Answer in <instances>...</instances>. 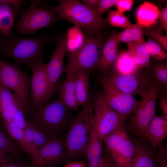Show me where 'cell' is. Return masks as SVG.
Returning <instances> with one entry per match:
<instances>
[{
    "instance_id": "cell-22",
    "label": "cell",
    "mask_w": 167,
    "mask_h": 167,
    "mask_svg": "<svg viewBox=\"0 0 167 167\" xmlns=\"http://www.w3.org/2000/svg\"><path fill=\"white\" fill-rule=\"evenodd\" d=\"M102 141L95 131L92 123L86 154L88 161L87 167H98L102 156Z\"/></svg>"
},
{
    "instance_id": "cell-38",
    "label": "cell",
    "mask_w": 167,
    "mask_h": 167,
    "mask_svg": "<svg viewBox=\"0 0 167 167\" xmlns=\"http://www.w3.org/2000/svg\"><path fill=\"white\" fill-rule=\"evenodd\" d=\"M134 4L132 0H118L116 6L118 11L123 13L131 10Z\"/></svg>"
},
{
    "instance_id": "cell-12",
    "label": "cell",
    "mask_w": 167,
    "mask_h": 167,
    "mask_svg": "<svg viewBox=\"0 0 167 167\" xmlns=\"http://www.w3.org/2000/svg\"><path fill=\"white\" fill-rule=\"evenodd\" d=\"M100 83L103 87L101 93L107 105L118 113L127 117L133 113L140 103L134 96L117 89L104 78Z\"/></svg>"
},
{
    "instance_id": "cell-2",
    "label": "cell",
    "mask_w": 167,
    "mask_h": 167,
    "mask_svg": "<svg viewBox=\"0 0 167 167\" xmlns=\"http://www.w3.org/2000/svg\"><path fill=\"white\" fill-rule=\"evenodd\" d=\"M49 39L46 35L30 37L13 34L3 36L0 43V52L13 59L15 65L19 66L25 64L29 66L36 61L42 60L43 49Z\"/></svg>"
},
{
    "instance_id": "cell-17",
    "label": "cell",
    "mask_w": 167,
    "mask_h": 167,
    "mask_svg": "<svg viewBox=\"0 0 167 167\" xmlns=\"http://www.w3.org/2000/svg\"><path fill=\"white\" fill-rule=\"evenodd\" d=\"M139 71L135 73L129 74L113 72L110 76L104 78L119 91L134 96L138 95L140 88Z\"/></svg>"
},
{
    "instance_id": "cell-13",
    "label": "cell",
    "mask_w": 167,
    "mask_h": 167,
    "mask_svg": "<svg viewBox=\"0 0 167 167\" xmlns=\"http://www.w3.org/2000/svg\"><path fill=\"white\" fill-rule=\"evenodd\" d=\"M66 35L60 36L56 40L55 48L47 64V73L50 89L53 95L58 80L61 75L65 72L64 61L67 53Z\"/></svg>"
},
{
    "instance_id": "cell-10",
    "label": "cell",
    "mask_w": 167,
    "mask_h": 167,
    "mask_svg": "<svg viewBox=\"0 0 167 167\" xmlns=\"http://www.w3.org/2000/svg\"><path fill=\"white\" fill-rule=\"evenodd\" d=\"M110 156L122 167H131L135 147L126 126L117 130L103 140Z\"/></svg>"
},
{
    "instance_id": "cell-27",
    "label": "cell",
    "mask_w": 167,
    "mask_h": 167,
    "mask_svg": "<svg viewBox=\"0 0 167 167\" xmlns=\"http://www.w3.org/2000/svg\"><path fill=\"white\" fill-rule=\"evenodd\" d=\"M144 40L127 44V50L133 57L138 68H148L150 66V57L144 46Z\"/></svg>"
},
{
    "instance_id": "cell-36",
    "label": "cell",
    "mask_w": 167,
    "mask_h": 167,
    "mask_svg": "<svg viewBox=\"0 0 167 167\" xmlns=\"http://www.w3.org/2000/svg\"><path fill=\"white\" fill-rule=\"evenodd\" d=\"M157 150L158 167H167V143L161 144L159 146Z\"/></svg>"
},
{
    "instance_id": "cell-47",
    "label": "cell",
    "mask_w": 167,
    "mask_h": 167,
    "mask_svg": "<svg viewBox=\"0 0 167 167\" xmlns=\"http://www.w3.org/2000/svg\"><path fill=\"white\" fill-rule=\"evenodd\" d=\"M12 161H13L12 160H8L0 158V164Z\"/></svg>"
},
{
    "instance_id": "cell-49",
    "label": "cell",
    "mask_w": 167,
    "mask_h": 167,
    "mask_svg": "<svg viewBox=\"0 0 167 167\" xmlns=\"http://www.w3.org/2000/svg\"><path fill=\"white\" fill-rule=\"evenodd\" d=\"M3 36H2V35L1 34V32H0V43L2 41V38H3Z\"/></svg>"
},
{
    "instance_id": "cell-29",
    "label": "cell",
    "mask_w": 167,
    "mask_h": 167,
    "mask_svg": "<svg viewBox=\"0 0 167 167\" xmlns=\"http://www.w3.org/2000/svg\"><path fill=\"white\" fill-rule=\"evenodd\" d=\"M146 71L162 90L167 91V64L165 62L155 63Z\"/></svg>"
},
{
    "instance_id": "cell-32",
    "label": "cell",
    "mask_w": 167,
    "mask_h": 167,
    "mask_svg": "<svg viewBox=\"0 0 167 167\" xmlns=\"http://www.w3.org/2000/svg\"><path fill=\"white\" fill-rule=\"evenodd\" d=\"M105 20L112 26L122 28H126L131 25L126 16L117 11H109Z\"/></svg>"
},
{
    "instance_id": "cell-21",
    "label": "cell",
    "mask_w": 167,
    "mask_h": 167,
    "mask_svg": "<svg viewBox=\"0 0 167 167\" xmlns=\"http://www.w3.org/2000/svg\"><path fill=\"white\" fill-rule=\"evenodd\" d=\"M159 12L157 6L149 2H145L136 10L137 23L143 28L150 27L158 19Z\"/></svg>"
},
{
    "instance_id": "cell-6",
    "label": "cell",
    "mask_w": 167,
    "mask_h": 167,
    "mask_svg": "<svg viewBox=\"0 0 167 167\" xmlns=\"http://www.w3.org/2000/svg\"><path fill=\"white\" fill-rule=\"evenodd\" d=\"M59 19L54 6L45 8L40 1L32 0L28 8L20 12L16 29L20 35L32 34L52 26Z\"/></svg>"
},
{
    "instance_id": "cell-5",
    "label": "cell",
    "mask_w": 167,
    "mask_h": 167,
    "mask_svg": "<svg viewBox=\"0 0 167 167\" xmlns=\"http://www.w3.org/2000/svg\"><path fill=\"white\" fill-rule=\"evenodd\" d=\"M103 39L98 34L87 36L83 45L75 51L68 53L67 63L65 66L66 75L79 71H89L97 68Z\"/></svg>"
},
{
    "instance_id": "cell-42",
    "label": "cell",
    "mask_w": 167,
    "mask_h": 167,
    "mask_svg": "<svg viewBox=\"0 0 167 167\" xmlns=\"http://www.w3.org/2000/svg\"><path fill=\"white\" fill-rule=\"evenodd\" d=\"M3 1L11 5L18 13L22 4V1L18 0H2Z\"/></svg>"
},
{
    "instance_id": "cell-26",
    "label": "cell",
    "mask_w": 167,
    "mask_h": 167,
    "mask_svg": "<svg viewBox=\"0 0 167 167\" xmlns=\"http://www.w3.org/2000/svg\"><path fill=\"white\" fill-rule=\"evenodd\" d=\"M113 66L114 72L122 74L135 73L140 70L127 50L118 53Z\"/></svg>"
},
{
    "instance_id": "cell-3",
    "label": "cell",
    "mask_w": 167,
    "mask_h": 167,
    "mask_svg": "<svg viewBox=\"0 0 167 167\" xmlns=\"http://www.w3.org/2000/svg\"><path fill=\"white\" fill-rule=\"evenodd\" d=\"M72 111L59 98L40 110H33L28 121L52 139H61L73 119Z\"/></svg>"
},
{
    "instance_id": "cell-40",
    "label": "cell",
    "mask_w": 167,
    "mask_h": 167,
    "mask_svg": "<svg viewBox=\"0 0 167 167\" xmlns=\"http://www.w3.org/2000/svg\"><path fill=\"white\" fill-rule=\"evenodd\" d=\"M158 19L161 24V28L164 30L166 33H167V6L160 10Z\"/></svg>"
},
{
    "instance_id": "cell-35",
    "label": "cell",
    "mask_w": 167,
    "mask_h": 167,
    "mask_svg": "<svg viewBox=\"0 0 167 167\" xmlns=\"http://www.w3.org/2000/svg\"><path fill=\"white\" fill-rule=\"evenodd\" d=\"M144 34L152 39L165 50H167V36L164 35L158 29L152 28L143 30Z\"/></svg>"
},
{
    "instance_id": "cell-20",
    "label": "cell",
    "mask_w": 167,
    "mask_h": 167,
    "mask_svg": "<svg viewBox=\"0 0 167 167\" xmlns=\"http://www.w3.org/2000/svg\"><path fill=\"white\" fill-rule=\"evenodd\" d=\"M59 98L70 110H77L80 107L77 101L73 75H66L59 90Z\"/></svg>"
},
{
    "instance_id": "cell-44",
    "label": "cell",
    "mask_w": 167,
    "mask_h": 167,
    "mask_svg": "<svg viewBox=\"0 0 167 167\" xmlns=\"http://www.w3.org/2000/svg\"><path fill=\"white\" fill-rule=\"evenodd\" d=\"M63 167H87L84 162L82 161H74L68 162Z\"/></svg>"
},
{
    "instance_id": "cell-14",
    "label": "cell",
    "mask_w": 167,
    "mask_h": 167,
    "mask_svg": "<svg viewBox=\"0 0 167 167\" xmlns=\"http://www.w3.org/2000/svg\"><path fill=\"white\" fill-rule=\"evenodd\" d=\"M65 146L63 138L53 139L38 151V158L31 164L34 167H54L65 161Z\"/></svg>"
},
{
    "instance_id": "cell-8",
    "label": "cell",
    "mask_w": 167,
    "mask_h": 167,
    "mask_svg": "<svg viewBox=\"0 0 167 167\" xmlns=\"http://www.w3.org/2000/svg\"><path fill=\"white\" fill-rule=\"evenodd\" d=\"M0 82L13 93L25 112L30 113V79L27 74L19 66L0 58Z\"/></svg>"
},
{
    "instance_id": "cell-23",
    "label": "cell",
    "mask_w": 167,
    "mask_h": 167,
    "mask_svg": "<svg viewBox=\"0 0 167 167\" xmlns=\"http://www.w3.org/2000/svg\"><path fill=\"white\" fill-rule=\"evenodd\" d=\"M76 99L79 106L88 102L89 89V72L79 71L73 74Z\"/></svg>"
},
{
    "instance_id": "cell-43",
    "label": "cell",
    "mask_w": 167,
    "mask_h": 167,
    "mask_svg": "<svg viewBox=\"0 0 167 167\" xmlns=\"http://www.w3.org/2000/svg\"><path fill=\"white\" fill-rule=\"evenodd\" d=\"M98 0H83L82 2L90 9L96 11L99 3Z\"/></svg>"
},
{
    "instance_id": "cell-18",
    "label": "cell",
    "mask_w": 167,
    "mask_h": 167,
    "mask_svg": "<svg viewBox=\"0 0 167 167\" xmlns=\"http://www.w3.org/2000/svg\"><path fill=\"white\" fill-rule=\"evenodd\" d=\"M120 43L117 33L114 32L103 45L97 67L101 72L106 71L113 66L118 54Z\"/></svg>"
},
{
    "instance_id": "cell-31",
    "label": "cell",
    "mask_w": 167,
    "mask_h": 167,
    "mask_svg": "<svg viewBox=\"0 0 167 167\" xmlns=\"http://www.w3.org/2000/svg\"><path fill=\"white\" fill-rule=\"evenodd\" d=\"M0 150L13 156L19 157L21 155L19 147L3 126H0Z\"/></svg>"
},
{
    "instance_id": "cell-11",
    "label": "cell",
    "mask_w": 167,
    "mask_h": 167,
    "mask_svg": "<svg viewBox=\"0 0 167 167\" xmlns=\"http://www.w3.org/2000/svg\"><path fill=\"white\" fill-rule=\"evenodd\" d=\"M29 67L32 70L29 103L31 109H41L50 98L52 94L47 73V64L42 60L36 61Z\"/></svg>"
},
{
    "instance_id": "cell-25",
    "label": "cell",
    "mask_w": 167,
    "mask_h": 167,
    "mask_svg": "<svg viewBox=\"0 0 167 167\" xmlns=\"http://www.w3.org/2000/svg\"><path fill=\"white\" fill-rule=\"evenodd\" d=\"M18 14L12 6L0 0V32L3 36L12 34L13 25Z\"/></svg>"
},
{
    "instance_id": "cell-4",
    "label": "cell",
    "mask_w": 167,
    "mask_h": 167,
    "mask_svg": "<svg viewBox=\"0 0 167 167\" xmlns=\"http://www.w3.org/2000/svg\"><path fill=\"white\" fill-rule=\"evenodd\" d=\"M54 6L59 19L74 24L88 35L98 34L105 25V21L96 11L92 9L76 0H58Z\"/></svg>"
},
{
    "instance_id": "cell-1",
    "label": "cell",
    "mask_w": 167,
    "mask_h": 167,
    "mask_svg": "<svg viewBox=\"0 0 167 167\" xmlns=\"http://www.w3.org/2000/svg\"><path fill=\"white\" fill-rule=\"evenodd\" d=\"M93 117L92 104L88 101L73 118L63 138L65 161H77L86 156Z\"/></svg>"
},
{
    "instance_id": "cell-46",
    "label": "cell",
    "mask_w": 167,
    "mask_h": 167,
    "mask_svg": "<svg viewBox=\"0 0 167 167\" xmlns=\"http://www.w3.org/2000/svg\"><path fill=\"white\" fill-rule=\"evenodd\" d=\"M0 158L11 160L8 155L0 150Z\"/></svg>"
},
{
    "instance_id": "cell-39",
    "label": "cell",
    "mask_w": 167,
    "mask_h": 167,
    "mask_svg": "<svg viewBox=\"0 0 167 167\" xmlns=\"http://www.w3.org/2000/svg\"><path fill=\"white\" fill-rule=\"evenodd\" d=\"M167 92L162 91L158 95L159 105L162 112V115L167 117Z\"/></svg>"
},
{
    "instance_id": "cell-45",
    "label": "cell",
    "mask_w": 167,
    "mask_h": 167,
    "mask_svg": "<svg viewBox=\"0 0 167 167\" xmlns=\"http://www.w3.org/2000/svg\"><path fill=\"white\" fill-rule=\"evenodd\" d=\"M0 167H29L24 165L17 163L13 161L0 164Z\"/></svg>"
},
{
    "instance_id": "cell-16",
    "label": "cell",
    "mask_w": 167,
    "mask_h": 167,
    "mask_svg": "<svg viewBox=\"0 0 167 167\" xmlns=\"http://www.w3.org/2000/svg\"><path fill=\"white\" fill-rule=\"evenodd\" d=\"M167 136V117L156 115L146 129L142 139L156 149Z\"/></svg>"
},
{
    "instance_id": "cell-33",
    "label": "cell",
    "mask_w": 167,
    "mask_h": 167,
    "mask_svg": "<svg viewBox=\"0 0 167 167\" xmlns=\"http://www.w3.org/2000/svg\"><path fill=\"white\" fill-rule=\"evenodd\" d=\"M144 46L149 56L158 60L167 59V54L159 44L152 40L145 42Z\"/></svg>"
},
{
    "instance_id": "cell-24",
    "label": "cell",
    "mask_w": 167,
    "mask_h": 167,
    "mask_svg": "<svg viewBox=\"0 0 167 167\" xmlns=\"http://www.w3.org/2000/svg\"><path fill=\"white\" fill-rule=\"evenodd\" d=\"M2 125L11 137L17 142L21 149L30 156L31 164L35 162L37 159V156L26 142L23 130L13 121Z\"/></svg>"
},
{
    "instance_id": "cell-7",
    "label": "cell",
    "mask_w": 167,
    "mask_h": 167,
    "mask_svg": "<svg viewBox=\"0 0 167 167\" xmlns=\"http://www.w3.org/2000/svg\"><path fill=\"white\" fill-rule=\"evenodd\" d=\"M160 91L159 88L148 85L142 90V98L135 112L130 118L126 128L127 131L141 139L150 122L156 115V101Z\"/></svg>"
},
{
    "instance_id": "cell-9",
    "label": "cell",
    "mask_w": 167,
    "mask_h": 167,
    "mask_svg": "<svg viewBox=\"0 0 167 167\" xmlns=\"http://www.w3.org/2000/svg\"><path fill=\"white\" fill-rule=\"evenodd\" d=\"M92 105L93 126L102 141L114 131L126 126L127 117L121 115L109 107L102 93L95 97Z\"/></svg>"
},
{
    "instance_id": "cell-48",
    "label": "cell",
    "mask_w": 167,
    "mask_h": 167,
    "mask_svg": "<svg viewBox=\"0 0 167 167\" xmlns=\"http://www.w3.org/2000/svg\"><path fill=\"white\" fill-rule=\"evenodd\" d=\"M97 167H105L102 157L99 163V165Z\"/></svg>"
},
{
    "instance_id": "cell-37",
    "label": "cell",
    "mask_w": 167,
    "mask_h": 167,
    "mask_svg": "<svg viewBox=\"0 0 167 167\" xmlns=\"http://www.w3.org/2000/svg\"><path fill=\"white\" fill-rule=\"evenodd\" d=\"M118 0H100L96 10V14L101 15L109 10L110 8L115 6Z\"/></svg>"
},
{
    "instance_id": "cell-19",
    "label": "cell",
    "mask_w": 167,
    "mask_h": 167,
    "mask_svg": "<svg viewBox=\"0 0 167 167\" xmlns=\"http://www.w3.org/2000/svg\"><path fill=\"white\" fill-rule=\"evenodd\" d=\"M19 101L13 93L0 82V118L2 125L13 121L14 109Z\"/></svg>"
},
{
    "instance_id": "cell-41",
    "label": "cell",
    "mask_w": 167,
    "mask_h": 167,
    "mask_svg": "<svg viewBox=\"0 0 167 167\" xmlns=\"http://www.w3.org/2000/svg\"><path fill=\"white\" fill-rule=\"evenodd\" d=\"M105 167H122L116 164L109 156H102Z\"/></svg>"
},
{
    "instance_id": "cell-28",
    "label": "cell",
    "mask_w": 167,
    "mask_h": 167,
    "mask_svg": "<svg viewBox=\"0 0 167 167\" xmlns=\"http://www.w3.org/2000/svg\"><path fill=\"white\" fill-rule=\"evenodd\" d=\"M87 35L78 26L74 25L69 28L66 34L67 53L74 52L84 44Z\"/></svg>"
},
{
    "instance_id": "cell-15",
    "label": "cell",
    "mask_w": 167,
    "mask_h": 167,
    "mask_svg": "<svg viewBox=\"0 0 167 167\" xmlns=\"http://www.w3.org/2000/svg\"><path fill=\"white\" fill-rule=\"evenodd\" d=\"M135 151L131 167H158L157 150L142 139L132 138Z\"/></svg>"
},
{
    "instance_id": "cell-34",
    "label": "cell",
    "mask_w": 167,
    "mask_h": 167,
    "mask_svg": "<svg viewBox=\"0 0 167 167\" xmlns=\"http://www.w3.org/2000/svg\"><path fill=\"white\" fill-rule=\"evenodd\" d=\"M32 125L33 141L35 150L38 154V151L39 149L53 139H52L45 133L33 124Z\"/></svg>"
},
{
    "instance_id": "cell-30",
    "label": "cell",
    "mask_w": 167,
    "mask_h": 167,
    "mask_svg": "<svg viewBox=\"0 0 167 167\" xmlns=\"http://www.w3.org/2000/svg\"><path fill=\"white\" fill-rule=\"evenodd\" d=\"M143 28L137 23L131 24L123 31L117 33L119 42L129 43L144 40Z\"/></svg>"
}]
</instances>
